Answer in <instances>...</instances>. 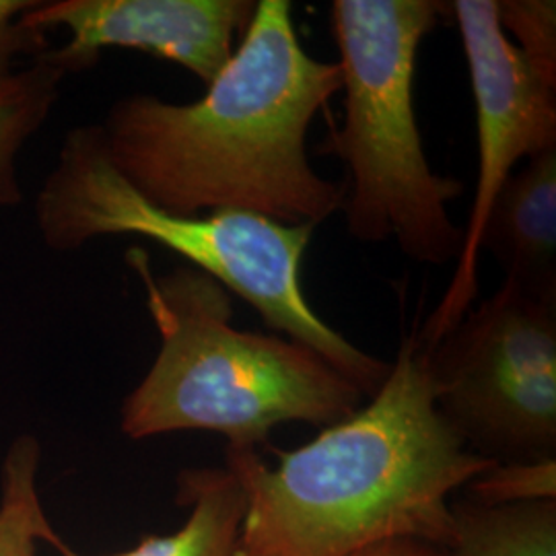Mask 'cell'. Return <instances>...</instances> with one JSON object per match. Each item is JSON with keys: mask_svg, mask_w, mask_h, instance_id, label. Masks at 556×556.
<instances>
[{"mask_svg": "<svg viewBox=\"0 0 556 556\" xmlns=\"http://www.w3.org/2000/svg\"><path fill=\"white\" fill-rule=\"evenodd\" d=\"M254 11L256 0H36L21 23L71 34L62 48L41 52L66 77L96 66L108 48H128L176 62L208 87L236 54Z\"/></svg>", "mask_w": 556, "mask_h": 556, "instance_id": "obj_8", "label": "cell"}, {"mask_svg": "<svg viewBox=\"0 0 556 556\" xmlns=\"http://www.w3.org/2000/svg\"><path fill=\"white\" fill-rule=\"evenodd\" d=\"M270 452L277 466L227 447L248 501L238 556H353L400 538L450 548L452 493L498 464L439 413L415 334L367 406L298 450Z\"/></svg>", "mask_w": 556, "mask_h": 556, "instance_id": "obj_2", "label": "cell"}, {"mask_svg": "<svg viewBox=\"0 0 556 556\" xmlns=\"http://www.w3.org/2000/svg\"><path fill=\"white\" fill-rule=\"evenodd\" d=\"M447 9L462 36L477 103L478 179L454 278L438 309L415 332L422 351L472 309L480 238L503 184L523 157L556 147V87L538 75L501 29L497 0H454Z\"/></svg>", "mask_w": 556, "mask_h": 556, "instance_id": "obj_7", "label": "cell"}, {"mask_svg": "<svg viewBox=\"0 0 556 556\" xmlns=\"http://www.w3.org/2000/svg\"><path fill=\"white\" fill-rule=\"evenodd\" d=\"M425 361L435 406L470 452L556 457V298L503 282Z\"/></svg>", "mask_w": 556, "mask_h": 556, "instance_id": "obj_6", "label": "cell"}, {"mask_svg": "<svg viewBox=\"0 0 556 556\" xmlns=\"http://www.w3.org/2000/svg\"><path fill=\"white\" fill-rule=\"evenodd\" d=\"M450 556H556V501L452 505Z\"/></svg>", "mask_w": 556, "mask_h": 556, "instance_id": "obj_11", "label": "cell"}, {"mask_svg": "<svg viewBox=\"0 0 556 556\" xmlns=\"http://www.w3.org/2000/svg\"><path fill=\"white\" fill-rule=\"evenodd\" d=\"M66 73L36 56L23 68L0 71V208L21 206V151L52 114Z\"/></svg>", "mask_w": 556, "mask_h": 556, "instance_id": "obj_12", "label": "cell"}, {"mask_svg": "<svg viewBox=\"0 0 556 556\" xmlns=\"http://www.w3.org/2000/svg\"><path fill=\"white\" fill-rule=\"evenodd\" d=\"M497 20L505 34H514L526 62L556 87L555 0H498Z\"/></svg>", "mask_w": 556, "mask_h": 556, "instance_id": "obj_14", "label": "cell"}, {"mask_svg": "<svg viewBox=\"0 0 556 556\" xmlns=\"http://www.w3.org/2000/svg\"><path fill=\"white\" fill-rule=\"evenodd\" d=\"M438 0H334L344 119L319 153L344 161L346 231L361 243L396 241L406 258L443 266L459 258L464 229L447 204L464 194L425 155L415 112L418 48L443 17Z\"/></svg>", "mask_w": 556, "mask_h": 556, "instance_id": "obj_5", "label": "cell"}, {"mask_svg": "<svg viewBox=\"0 0 556 556\" xmlns=\"http://www.w3.org/2000/svg\"><path fill=\"white\" fill-rule=\"evenodd\" d=\"M36 0H0V71L13 68V59L21 54L40 56L48 50L46 34L34 31L21 23V15Z\"/></svg>", "mask_w": 556, "mask_h": 556, "instance_id": "obj_16", "label": "cell"}, {"mask_svg": "<svg viewBox=\"0 0 556 556\" xmlns=\"http://www.w3.org/2000/svg\"><path fill=\"white\" fill-rule=\"evenodd\" d=\"M126 260L161 338L149 374L122 402L126 438L215 431L227 447L258 450L278 425L332 427L361 408L363 392L312 349L233 328L219 280L194 266L155 277L140 248Z\"/></svg>", "mask_w": 556, "mask_h": 556, "instance_id": "obj_3", "label": "cell"}, {"mask_svg": "<svg viewBox=\"0 0 556 556\" xmlns=\"http://www.w3.org/2000/svg\"><path fill=\"white\" fill-rule=\"evenodd\" d=\"M353 556H450V551L445 546L431 544L425 540L400 538V540L379 542Z\"/></svg>", "mask_w": 556, "mask_h": 556, "instance_id": "obj_17", "label": "cell"}, {"mask_svg": "<svg viewBox=\"0 0 556 556\" xmlns=\"http://www.w3.org/2000/svg\"><path fill=\"white\" fill-rule=\"evenodd\" d=\"M480 250L503 266L505 282L556 298V147L528 160L503 184Z\"/></svg>", "mask_w": 556, "mask_h": 556, "instance_id": "obj_9", "label": "cell"}, {"mask_svg": "<svg viewBox=\"0 0 556 556\" xmlns=\"http://www.w3.org/2000/svg\"><path fill=\"white\" fill-rule=\"evenodd\" d=\"M342 89L338 62L301 46L289 0H258L236 54L204 98L116 101L100 124L112 165L163 211H243L318 227L344 208L346 184L319 178L307 130Z\"/></svg>", "mask_w": 556, "mask_h": 556, "instance_id": "obj_1", "label": "cell"}, {"mask_svg": "<svg viewBox=\"0 0 556 556\" xmlns=\"http://www.w3.org/2000/svg\"><path fill=\"white\" fill-rule=\"evenodd\" d=\"M464 489H468L470 501L484 505L556 501V457L495 464Z\"/></svg>", "mask_w": 556, "mask_h": 556, "instance_id": "obj_15", "label": "cell"}, {"mask_svg": "<svg viewBox=\"0 0 556 556\" xmlns=\"http://www.w3.org/2000/svg\"><path fill=\"white\" fill-rule=\"evenodd\" d=\"M34 215L41 241L56 252H75L108 236L157 241L248 301L268 328L318 353L363 396H376L390 376L392 363L357 349L305 298L301 266L318 227L282 225L243 211H213L204 217L167 213L122 178L108 157L100 124L68 130L41 184Z\"/></svg>", "mask_w": 556, "mask_h": 556, "instance_id": "obj_4", "label": "cell"}, {"mask_svg": "<svg viewBox=\"0 0 556 556\" xmlns=\"http://www.w3.org/2000/svg\"><path fill=\"white\" fill-rule=\"evenodd\" d=\"M40 443L31 435L15 439L2 464L0 556H36L38 542L59 546V534L43 514L38 493Z\"/></svg>", "mask_w": 556, "mask_h": 556, "instance_id": "obj_13", "label": "cell"}, {"mask_svg": "<svg viewBox=\"0 0 556 556\" xmlns=\"http://www.w3.org/2000/svg\"><path fill=\"white\" fill-rule=\"evenodd\" d=\"M178 503L190 507L176 534L144 536L139 546L108 556H238L245 493L227 468H188L178 477ZM60 556H87L60 542Z\"/></svg>", "mask_w": 556, "mask_h": 556, "instance_id": "obj_10", "label": "cell"}]
</instances>
